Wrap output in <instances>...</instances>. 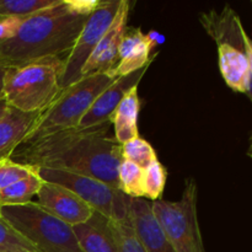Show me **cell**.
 Segmentation results:
<instances>
[{"instance_id": "cell-1", "label": "cell", "mask_w": 252, "mask_h": 252, "mask_svg": "<svg viewBox=\"0 0 252 252\" xmlns=\"http://www.w3.org/2000/svg\"><path fill=\"white\" fill-rule=\"evenodd\" d=\"M110 125L59 130L21 143L9 159L36 169L47 167L90 176L118 189L122 145L110 135Z\"/></svg>"}, {"instance_id": "cell-2", "label": "cell", "mask_w": 252, "mask_h": 252, "mask_svg": "<svg viewBox=\"0 0 252 252\" xmlns=\"http://www.w3.org/2000/svg\"><path fill=\"white\" fill-rule=\"evenodd\" d=\"M100 0H59L58 4L22 19L16 31L0 39V64L17 66L47 57L68 54L89 15Z\"/></svg>"}, {"instance_id": "cell-3", "label": "cell", "mask_w": 252, "mask_h": 252, "mask_svg": "<svg viewBox=\"0 0 252 252\" xmlns=\"http://www.w3.org/2000/svg\"><path fill=\"white\" fill-rule=\"evenodd\" d=\"M64 59L47 57L9 66L4 80V98L22 112H43L61 93Z\"/></svg>"}, {"instance_id": "cell-4", "label": "cell", "mask_w": 252, "mask_h": 252, "mask_svg": "<svg viewBox=\"0 0 252 252\" xmlns=\"http://www.w3.org/2000/svg\"><path fill=\"white\" fill-rule=\"evenodd\" d=\"M115 80L106 73L91 74L63 89L53 102L39 113L33 127L22 143L32 142L59 130L78 128L81 118L94 101Z\"/></svg>"}, {"instance_id": "cell-5", "label": "cell", "mask_w": 252, "mask_h": 252, "mask_svg": "<svg viewBox=\"0 0 252 252\" xmlns=\"http://www.w3.org/2000/svg\"><path fill=\"white\" fill-rule=\"evenodd\" d=\"M1 218L39 252H83L73 226L54 217L37 202L0 207Z\"/></svg>"}, {"instance_id": "cell-6", "label": "cell", "mask_w": 252, "mask_h": 252, "mask_svg": "<svg viewBox=\"0 0 252 252\" xmlns=\"http://www.w3.org/2000/svg\"><path fill=\"white\" fill-rule=\"evenodd\" d=\"M197 202L198 187L193 177L186 180L179 201L161 198L150 202L162 233L176 252H206L199 228Z\"/></svg>"}, {"instance_id": "cell-7", "label": "cell", "mask_w": 252, "mask_h": 252, "mask_svg": "<svg viewBox=\"0 0 252 252\" xmlns=\"http://www.w3.org/2000/svg\"><path fill=\"white\" fill-rule=\"evenodd\" d=\"M38 175L43 181L58 184L80 197L94 211L113 221L129 220L130 198L118 189L90 176L74 174L64 170L38 167Z\"/></svg>"}, {"instance_id": "cell-8", "label": "cell", "mask_w": 252, "mask_h": 252, "mask_svg": "<svg viewBox=\"0 0 252 252\" xmlns=\"http://www.w3.org/2000/svg\"><path fill=\"white\" fill-rule=\"evenodd\" d=\"M120 5L121 0L100 1L97 7L89 15L73 48L64 59L63 73L59 83L62 90L80 80L84 65L95 51L103 34L112 25Z\"/></svg>"}, {"instance_id": "cell-9", "label": "cell", "mask_w": 252, "mask_h": 252, "mask_svg": "<svg viewBox=\"0 0 252 252\" xmlns=\"http://www.w3.org/2000/svg\"><path fill=\"white\" fill-rule=\"evenodd\" d=\"M37 199L39 206L71 226L88 221L95 212L70 189L52 182L43 181Z\"/></svg>"}, {"instance_id": "cell-10", "label": "cell", "mask_w": 252, "mask_h": 252, "mask_svg": "<svg viewBox=\"0 0 252 252\" xmlns=\"http://www.w3.org/2000/svg\"><path fill=\"white\" fill-rule=\"evenodd\" d=\"M153 62L154 61L149 62L147 65L143 66L139 70L134 71V73L129 74V75L121 76V78L116 79L94 101L88 112L81 118L78 128L86 129V128L105 125V123H111V117H112L113 112L122 101V98L125 97V95L130 89L139 85L140 80L145 75Z\"/></svg>"}, {"instance_id": "cell-11", "label": "cell", "mask_w": 252, "mask_h": 252, "mask_svg": "<svg viewBox=\"0 0 252 252\" xmlns=\"http://www.w3.org/2000/svg\"><path fill=\"white\" fill-rule=\"evenodd\" d=\"M128 15H129V2L127 0H121L120 9L116 14L112 25L103 34L95 51L84 65L81 78L97 73L108 74L117 65L118 49L127 29Z\"/></svg>"}, {"instance_id": "cell-12", "label": "cell", "mask_w": 252, "mask_h": 252, "mask_svg": "<svg viewBox=\"0 0 252 252\" xmlns=\"http://www.w3.org/2000/svg\"><path fill=\"white\" fill-rule=\"evenodd\" d=\"M152 52L147 34L139 27H127L118 49V63L108 75L117 79L139 70L159 56V52Z\"/></svg>"}, {"instance_id": "cell-13", "label": "cell", "mask_w": 252, "mask_h": 252, "mask_svg": "<svg viewBox=\"0 0 252 252\" xmlns=\"http://www.w3.org/2000/svg\"><path fill=\"white\" fill-rule=\"evenodd\" d=\"M129 219L138 239L147 252H176L162 233L152 209L144 198H130Z\"/></svg>"}, {"instance_id": "cell-14", "label": "cell", "mask_w": 252, "mask_h": 252, "mask_svg": "<svg viewBox=\"0 0 252 252\" xmlns=\"http://www.w3.org/2000/svg\"><path fill=\"white\" fill-rule=\"evenodd\" d=\"M218 47L219 70L226 85L235 93L246 94L250 84V69L245 52V43L221 42Z\"/></svg>"}, {"instance_id": "cell-15", "label": "cell", "mask_w": 252, "mask_h": 252, "mask_svg": "<svg viewBox=\"0 0 252 252\" xmlns=\"http://www.w3.org/2000/svg\"><path fill=\"white\" fill-rule=\"evenodd\" d=\"M74 234L83 252H120L111 229V219L94 212L85 223L73 226Z\"/></svg>"}, {"instance_id": "cell-16", "label": "cell", "mask_w": 252, "mask_h": 252, "mask_svg": "<svg viewBox=\"0 0 252 252\" xmlns=\"http://www.w3.org/2000/svg\"><path fill=\"white\" fill-rule=\"evenodd\" d=\"M39 113H27L10 107L0 118V160L9 159L33 127Z\"/></svg>"}, {"instance_id": "cell-17", "label": "cell", "mask_w": 252, "mask_h": 252, "mask_svg": "<svg viewBox=\"0 0 252 252\" xmlns=\"http://www.w3.org/2000/svg\"><path fill=\"white\" fill-rule=\"evenodd\" d=\"M199 22L204 31L212 37L216 43L231 42V43H245L246 31L244 30L240 17L236 12L226 5L221 11L212 10L209 12H202L199 15Z\"/></svg>"}, {"instance_id": "cell-18", "label": "cell", "mask_w": 252, "mask_h": 252, "mask_svg": "<svg viewBox=\"0 0 252 252\" xmlns=\"http://www.w3.org/2000/svg\"><path fill=\"white\" fill-rule=\"evenodd\" d=\"M140 111V98L138 86L130 89L111 117V123L115 129V139L123 145L129 140L139 137L138 117Z\"/></svg>"}, {"instance_id": "cell-19", "label": "cell", "mask_w": 252, "mask_h": 252, "mask_svg": "<svg viewBox=\"0 0 252 252\" xmlns=\"http://www.w3.org/2000/svg\"><path fill=\"white\" fill-rule=\"evenodd\" d=\"M42 184L43 180L41 179L36 169L27 177L0 191V207L21 206V204L30 203L33 197H37Z\"/></svg>"}, {"instance_id": "cell-20", "label": "cell", "mask_w": 252, "mask_h": 252, "mask_svg": "<svg viewBox=\"0 0 252 252\" xmlns=\"http://www.w3.org/2000/svg\"><path fill=\"white\" fill-rule=\"evenodd\" d=\"M58 2L59 0H0V19H26Z\"/></svg>"}, {"instance_id": "cell-21", "label": "cell", "mask_w": 252, "mask_h": 252, "mask_svg": "<svg viewBox=\"0 0 252 252\" xmlns=\"http://www.w3.org/2000/svg\"><path fill=\"white\" fill-rule=\"evenodd\" d=\"M143 177L144 169L123 159L118 169V189L129 198H144Z\"/></svg>"}, {"instance_id": "cell-22", "label": "cell", "mask_w": 252, "mask_h": 252, "mask_svg": "<svg viewBox=\"0 0 252 252\" xmlns=\"http://www.w3.org/2000/svg\"><path fill=\"white\" fill-rule=\"evenodd\" d=\"M166 169L159 160H155L152 164L148 165L144 169V177H143L144 199L147 201L149 199L150 202H157L161 199L165 185H166Z\"/></svg>"}, {"instance_id": "cell-23", "label": "cell", "mask_w": 252, "mask_h": 252, "mask_svg": "<svg viewBox=\"0 0 252 252\" xmlns=\"http://www.w3.org/2000/svg\"><path fill=\"white\" fill-rule=\"evenodd\" d=\"M122 154L123 159L134 162L142 169H145L148 165L158 160L157 153L152 144L140 137L125 143L122 145Z\"/></svg>"}, {"instance_id": "cell-24", "label": "cell", "mask_w": 252, "mask_h": 252, "mask_svg": "<svg viewBox=\"0 0 252 252\" xmlns=\"http://www.w3.org/2000/svg\"><path fill=\"white\" fill-rule=\"evenodd\" d=\"M0 252H39L6 220L0 218Z\"/></svg>"}, {"instance_id": "cell-25", "label": "cell", "mask_w": 252, "mask_h": 252, "mask_svg": "<svg viewBox=\"0 0 252 252\" xmlns=\"http://www.w3.org/2000/svg\"><path fill=\"white\" fill-rule=\"evenodd\" d=\"M111 229L120 252H147L130 224V219L127 221L111 220Z\"/></svg>"}, {"instance_id": "cell-26", "label": "cell", "mask_w": 252, "mask_h": 252, "mask_svg": "<svg viewBox=\"0 0 252 252\" xmlns=\"http://www.w3.org/2000/svg\"><path fill=\"white\" fill-rule=\"evenodd\" d=\"M34 170L36 167L19 164L11 159L0 160V191L27 177Z\"/></svg>"}, {"instance_id": "cell-27", "label": "cell", "mask_w": 252, "mask_h": 252, "mask_svg": "<svg viewBox=\"0 0 252 252\" xmlns=\"http://www.w3.org/2000/svg\"><path fill=\"white\" fill-rule=\"evenodd\" d=\"M245 52L249 62V69H250V78L252 79V39L249 34L245 36Z\"/></svg>"}, {"instance_id": "cell-28", "label": "cell", "mask_w": 252, "mask_h": 252, "mask_svg": "<svg viewBox=\"0 0 252 252\" xmlns=\"http://www.w3.org/2000/svg\"><path fill=\"white\" fill-rule=\"evenodd\" d=\"M7 69H9V66L4 65V64H0V97H4L2 89H4V80L5 75H6L7 73Z\"/></svg>"}, {"instance_id": "cell-29", "label": "cell", "mask_w": 252, "mask_h": 252, "mask_svg": "<svg viewBox=\"0 0 252 252\" xmlns=\"http://www.w3.org/2000/svg\"><path fill=\"white\" fill-rule=\"evenodd\" d=\"M7 110H9V105H7L6 100L4 97H0V118L6 113Z\"/></svg>"}, {"instance_id": "cell-30", "label": "cell", "mask_w": 252, "mask_h": 252, "mask_svg": "<svg viewBox=\"0 0 252 252\" xmlns=\"http://www.w3.org/2000/svg\"><path fill=\"white\" fill-rule=\"evenodd\" d=\"M248 154H249V157H250L251 159H252V150H249V153H248Z\"/></svg>"}, {"instance_id": "cell-31", "label": "cell", "mask_w": 252, "mask_h": 252, "mask_svg": "<svg viewBox=\"0 0 252 252\" xmlns=\"http://www.w3.org/2000/svg\"><path fill=\"white\" fill-rule=\"evenodd\" d=\"M0 218H1V213H0Z\"/></svg>"}]
</instances>
